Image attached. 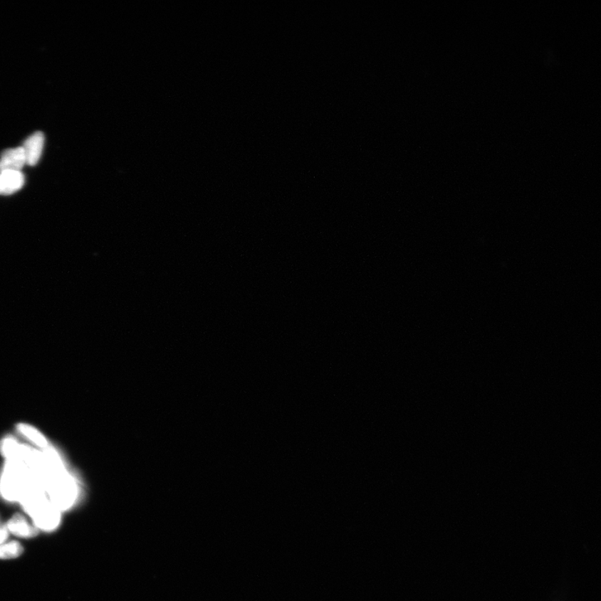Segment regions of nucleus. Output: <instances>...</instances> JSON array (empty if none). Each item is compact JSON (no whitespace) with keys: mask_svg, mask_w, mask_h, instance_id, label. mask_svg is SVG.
<instances>
[{"mask_svg":"<svg viewBox=\"0 0 601 601\" xmlns=\"http://www.w3.org/2000/svg\"><path fill=\"white\" fill-rule=\"evenodd\" d=\"M42 484L48 498L61 512L70 510L80 501V481L67 469L47 475Z\"/></svg>","mask_w":601,"mask_h":601,"instance_id":"nucleus-1","label":"nucleus"},{"mask_svg":"<svg viewBox=\"0 0 601 601\" xmlns=\"http://www.w3.org/2000/svg\"><path fill=\"white\" fill-rule=\"evenodd\" d=\"M37 481L41 482L21 462L6 461L0 473V496L6 501L19 503Z\"/></svg>","mask_w":601,"mask_h":601,"instance_id":"nucleus-2","label":"nucleus"},{"mask_svg":"<svg viewBox=\"0 0 601 601\" xmlns=\"http://www.w3.org/2000/svg\"><path fill=\"white\" fill-rule=\"evenodd\" d=\"M17 434L23 439L28 441V444L38 449H46L51 445L46 435L35 426L26 423H19L16 427Z\"/></svg>","mask_w":601,"mask_h":601,"instance_id":"nucleus-3","label":"nucleus"},{"mask_svg":"<svg viewBox=\"0 0 601 601\" xmlns=\"http://www.w3.org/2000/svg\"><path fill=\"white\" fill-rule=\"evenodd\" d=\"M27 164L26 155L22 147L9 149L0 157V172L4 171L21 172Z\"/></svg>","mask_w":601,"mask_h":601,"instance_id":"nucleus-4","label":"nucleus"},{"mask_svg":"<svg viewBox=\"0 0 601 601\" xmlns=\"http://www.w3.org/2000/svg\"><path fill=\"white\" fill-rule=\"evenodd\" d=\"M45 137L41 132H36L27 138L23 142L22 148L26 155V162L28 166H36L41 157Z\"/></svg>","mask_w":601,"mask_h":601,"instance_id":"nucleus-5","label":"nucleus"},{"mask_svg":"<svg viewBox=\"0 0 601 601\" xmlns=\"http://www.w3.org/2000/svg\"><path fill=\"white\" fill-rule=\"evenodd\" d=\"M6 527L9 534L26 538V539L36 537L38 534L36 528L31 525L21 513L13 516L11 520L7 522Z\"/></svg>","mask_w":601,"mask_h":601,"instance_id":"nucleus-6","label":"nucleus"},{"mask_svg":"<svg viewBox=\"0 0 601 601\" xmlns=\"http://www.w3.org/2000/svg\"><path fill=\"white\" fill-rule=\"evenodd\" d=\"M23 174L21 172L4 171L0 172V195H11L24 185Z\"/></svg>","mask_w":601,"mask_h":601,"instance_id":"nucleus-7","label":"nucleus"},{"mask_svg":"<svg viewBox=\"0 0 601 601\" xmlns=\"http://www.w3.org/2000/svg\"><path fill=\"white\" fill-rule=\"evenodd\" d=\"M23 444L13 435L4 436L0 440V454L6 461H19Z\"/></svg>","mask_w":601,"mask_h":601,"instance_id":"nucleus-8","label":"nucleus"},{"mask_svg":"<svg viewBox=\"0 0 601 601\" xmlns=\"http://www.w3.org/2000/svg\"><path fill=\"white\" fill-rule=\"evenodd\" d=\"M23 549L21 543L13 540L0 545V560H12L18 558L23 553Z\"/></svg>","mask_w":601,"mask_h":601,"instance_id":"nucleus-9","label":"nucleus"},{"mask_svg":"<svg viewBox=\"0 0 601 601\" xmlns=\"http://www.w3.org/2000/svg\"><path fill=\"white\" fill-rule=\"evenodd\" d=\"M9 533L6 526H0V545L4 544L8 540Z\"/></svg>","mask_w":601,"mask_h":601,"instance_id":"nucleus-10","label":"nucleus"}]
</instances>
